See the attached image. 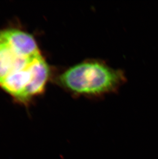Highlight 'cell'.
<instances>
[{
	"mask_svg": "<svg viewBox=\"0 0 158 159\" xmlns=\"http://www.w3.org/2000/svg\"><path fill=\"white\" fill-rule=\"evenodd\" d=\"M126 81L124 71L96 59H86L69 66L57 78L59 86L72 96L89 98L116 93Z\"/></svg>",
	"mask_w": 158,
	"mask_h": 159,
	"instance_id": "cell-1",
	"label": "cell"
},
{
	"mask_svg": "<svg viewBox=\"0 0 158 159\" xmlns=\"http://www.w3.org/2000/svg\"><path fill=\"white\" fill-rule=\"evenodd\" d=\"M29 68L30 81L21 102L25 106L29 105L33 97L43 93L51 75L50 66L41 53L31 59Z\"/></svg>",
	"mask_w": 158,
	"mask_h": 159,
	"instance_id": "cell-2",
	"label": "cell"
},
{
	"mask_svg": "<svg viewBox=\"0 0 158 159\" xmlns=\"http://www.w3.org/2000/svg\"><path fill=\"white\" fill-rule=\"evenodd\" d=\"M0 36L18 56L29 58L40 53L34 37L28 33L9 29L0 32Z\"/></svg>",
	"mask_w": 158,
	"mask_h": 159,
	"instance_id": "cell-3",
	"label": "cell"
},
{
	"mask_svg": "<svg viewBox=\"0 0 158 159\" xmlns=\"http://www.w3.org/2000/svg\"><path fill=\"white\" fill-rule=\"evenodd\" d=\"M33 57L16 55L0 36V83L12 72L26 68Z\"/></svg>",
	"mask_w": 158,
	"mask_h": 159,
	"instance_id": "cell-4",
	"label": "cell"
},
{
	"mask_svg": "<svg viewBox=\"0 0 158 159\" xmlns=\"http://www.w3.org/2000/svg\"><path fill=\"white\" fill-rule=\"evenodd\" d=\"M29 66V63L24 69L12 72L0 83L2 88L13 96L15 101L20 103L21 102L24 92L30 81Z\"/></svg>",
	"mask_w": 158,
	"mask_h": 159,
	"instance_id": "cell-5",
	"label": "cell"
}]
</instances>
